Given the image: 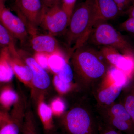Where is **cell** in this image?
Wrapping results in <instances>:
<instances>
[{
    "label": "cell",
    "mask_w": 134,
    "mask_h": 134,
    "mask_svg": "<svg viewBox=\"0 0 134 134\" xmlns=\"http://www.w3.org/2000/svg\"><path fill=\"white\" fill-rule=\"evenodd\" d=\"M71 62L77 90L88 96L91 95L111 66L100 52L84 45L72 53Z\"/></svg>",
    "instance_id": "cell-1"
},
{
    "label": "cell",
    "mask_w": 134,
    "mask_h": 134,
    "mask_svg": "<svg viewBox=\"0 0 134 134\" xmlns=\"http://www.w3.org/2000/svg\"><path fill=\"white\" fill-rule=\"evenodd\" d=\"M79 92L69 110L61 115L59 125L65 134H98L100 118L90 96Z\"/></svg>",
    "instance_id": "cell-2"
},
{
    "label": "cell",
    "mask_w": 134,
    "mask_h": 134,
    "mask_svg": "<svg viewBox=\"0 0 134 134\" xmlns=\"http://www.w3.org/2000/svg\"><path fill=\"white\" fill-rule=\"evenodd\" d=\"M99 22L97 0H84L78 4L72 13L67 32L68 44L75 45L73 52L84 44Z\"/></svg>",
    "instance_id": "cell-3"
},
{
    "label": "cell",
    "mask_w": 134,
    "mask_h": 134,
    "mask_svg": "<svg viewBox=\"0 0 134 134\" xmlns=\"http://www.w3.org/2000/svg\"><path fill=\"white\" fill-rule=\"evenodd\" d=\"M126 82L125 74L115 67L110 66L92 93L97 110L105 108L115 102L126 86Z\"/></svg>",
    "instance_id": "cell-4"
},
{
    "label": "cell",
    "mask_w": 134,
    "mask_h": 134,
    "mask_svg": "<svg viewBox=\"0 0 134 134\" xmlns=\"http://www.w3.org/2000/svg\"><path fill=\"white\" fill-rule=\"evenodd\" d=\"M89 38L96 45L111 47L122 54L134 53L133 47L126 39L114 27L105 22H99L94 26Z\"/></svg>",
    "instance_id": "cell-5"
},
{
    "label": "cell",
    "mask_w": 134,
    "mask_h": 134,
    "mask_svg": "<svg viewBox=\"0 0 134 134\" xmlns=\"http://www.w3.org/2000/svg\"><path fill=\"white\" fill-rule=\"evenodd\" d=\"M100 120L125 134H134V123L126 108L119 100L97 110Z\"/></svg>",
    "instance_id": "cell-6"
},
{
    "label": "cell",
    "mask_w": 134,
    "mask_h": 134,
    "mask_svg": "<svg viewBox=\"0 0 134 134\" xmlns=\"http://www.w3.org/2000/svg\"><path fill=\"white\" fill-rule=\"evenodd\" d=\"M70 19L60 3L49 8L43 7L40 24L49 34L57 35L65 31Z\"/></svg>",
    "instance_id": "cell-7"
},
{
    "label": "cell",
    "mask_w": 134,
    "mask_h": 134,
    "mask_svg": "<svg viewBox=\"0 0 134 134\" xmlns=\"http://www.w3.org/2000/svg\"><path fill=\"white\" fill-rule=\"evenodd\" d=\"M43 5L41 0H15L13 9L30 29L32 35L36 34L37 26L40 24Z\"/></svg>",
    "instance_id": "cell-8"
},
{
    "label": "cell",
    "mask_w": 134,
    "mask_h": 134,
    "mask_svg": "<svg viewBox=\"0 0 134 134\" xmlns=\"http://www.w3.org/2000/svg\"><path fill=\"white\" fill-rule=\"evenodd\" d=\"M0 24L14 37L24 42L28 37V30L24 21L5 6L0 3Z\"/></svg>",
    "instance_id": "cell-9"
},
{
    "label": "cell",
    "mask_w": 134,
    "mask_h": 134,
    "mask_svg": "<svg viewBox=\"0 0 134 134\" xmlns=\"http://www.w3.org/2000/svg\"><path fill=\"white\" fill-rule=\"evenodd\" d=\"M19 54L31 70L34 91L35 89L44 91L48 89L50 84V79L45 69L39 65L34 57L23 52Z\"/></svg>",
    "instance_id": "cell-10"
},
{
    "label": "cell",
    "mask_w": 134,
    "mask_h": 134,
    "mask_svg": "<svg viewBox=\"0 0 134 134\" xmlns=\"http://www.w3.org/2000/svg\"><path fill=\"white\" fill-rule=\"evenodd\" d=\"M8 58L14 75L19 81L28 86L34 92L32 73L30 67L19 54L17 55H12L9 52Z\"/></svg>",
    "instance_id": "cell-11"
},
{
    "label": "cell",
    "mask_w": 134,
    "mask_h": 134,
    "mask_svg": "<svg viewBox=\"0 0 134 134\" xmlns=\"http://www.w3.org/2000/svg\"><path fill=\"white\" fill-rule=\"evenodd\" d=\"M31 40L32 48L35 53H41L51 55L62 52L58 41L52 35H32Z\"/></svg>",
    "instance_id": "cell-12"
},
{
    "label": "cell",
    "mask_w": 134,
    "mask_h": 134,
    "mask_svg": "<svg viewBox=\"0 0 134 134\" xmlns=\"http://www.w3.org/2000/svg\"><path fill=\"white\" fill-rule=\"evenodd\" d=\"M99 52L110 66L121 71L125 70L128 61L127 54H121L116 48L110 46H103Z\"/></svg>",
    "instance_id": "cell-13"
},
{
    "label": "cell",
    "mask_w": 134,
    "mask_h": 134,
    "mask_svg": "<svg viewBox=\"0 0 134 134\" xmlns=\"http://www.w3.org/2000/svg\"><path fill=\"white\" fill-rule=\"evenodd\" d=\"M97 3L100 22L115 19L122 13L114 0H97Z\"/></svg>",
    "instance_id": "cell-14"
},
{
    "label": "cell",
    "mask_w": 134,
    "mask_h": 134,
    "mask_svg": "<svg viewBox=\"0 0 134 134\" xmlns=\"http://www.w3.org/2000/svg\"><path fill=\"white\" fill-rule=\"evenodd\" d=\"M44 97L40 95L38 101V112L43 127L45 131H50L55 129L53 113L50 107L44 101Z\"/></svg>",
    "instance_id": "cell-15"
},
{
    "label": "cell",
    "mask_w": 134,
    "mask_h": 134,
    "mask_svg": "<svg viewBox=\"0 0 134 134\" xmlns=\"http://www.w3.org/2000/svg\"><path fill=\"white\" fill-rule=\"evenodd\" d=\"M134 123V81L125 86L119 97Z\"/></svg>",
    "instance_id": "cell-16"
},
{
    "label": "cell",
    "mask_w": 134,
    "mask_h": 134,
    "mask_svg": "<svg viewBox=\"0 0 134 134\" xmlns=\"http://www.w3.org/2000/svg\"><path fill=\"white\" fill-rule=\"evenodd\" d=\"M8 50L2 49L0 52V83L11 81L14 77V72L9 60Z\"/></svg>",
    "instance_id": "cell-17"
},
{
    "label": "cell",
    "mask_w": 134,
    "mask_h": 134,
    "mask_svg": "<svg viewBox=\"0 0 134 134\" xmlns=\"http://www.w3.org/2000/svg\"><path fill=\"white\" fill-rule=\"evenodd\" d=\"M18 100L17 93L10 86H5L0 89V105L5 110L9 109Z\"/></svg>",
    "instance_id": "cell-18"
},
{
    "label": "cell",
    "mask_w": 134,
    "mask_h": 134,
    "mask_svg": "<svg viewBox=\"0 0 134 134\" xmlns=\"http://www.w3.org/2000/svg\"><path fill=\"white\" fill-rule=\"evenodd\" d=\"M0 47L7 48L10 53L13 55L19 54L15 45L14 38L11 34L0 24Z\"/></svg>",
    "instance_id": "cell-19"
},
{
    "label": "cell",
    "mask_w": 134,
    "mask_h": 134,
    "mask_svg": "<svg viewBox=\"0 0 134 134\" xmlns=\"http://www.w3.org/2000/svg\"><path fill=\"white\" fill-rule=\"evenodd\" d=\"M67 62L62 52L51 54L48 57V69L54 74H57L62 69Z\"/></svg>",
    "instance_id": "cell-20"
},
{
    "label": "cell",
    "mask_w": 134,
    "mask_h": 134,
    "mask_svg": "<svg viewBox=\"0 0 134 134\" xmlns=\"http://www.w3.org/2000/svg\"><path fill=\"white\" fill-rule=\"evenodd\" d=\"M20 134H37L36 122L31 113H27L24 117Z\"/></svg>",
    "instance_id": "cell-21"
},
{
    "label": "cell",
    "mask_w": 134,
    "mask_h": 134,
    "mask_svg": "<svg viewBox=\"0 0 134 134\" xmlns=\"http://www.w3.org/2000/svg\"><path fill=\"white\" fill-rule=\"evenodd\" d=\"M23 123L12 117L11 120L0 128V134H20Z\"/></svg>",
    "instance_id": "cell-22"
},
{
    "label": "cell",
    "mask_w": 134,
    "mask_h": 134,
    "mask_svg": "<svg viewBox=\"0 0 134 134\" xmlns=\"http://www.w3.org/2000/svg\"><path fill=\"white\" fill-rule=\"evenodd\" d=\"M53 82L55 90L60 95L62 96L69 93L74 89L77 90L75 84L66 83L63 81L57 74L54 75Z\"/></svg>",
    "instance_id": "cell-23"
},
{
    "label": "cell",
    "mask_w": 134,
    "mask_h": 134,
    "mask_svg": "<svg viewBox=\"0 0 134 134\" xmlns=\"http://www.w3.org/2000/svg\"><path fill=\"white\" fill-rule=\"evenodd\" d=\"M57 75L63 81L66 83H73L72 82L74 80V72L72 66L69 65L68 61Z\"/></svg>",
    "instance_id": "cell-24"
},
{
    "label": "cell",
    "mask_w": 134,
    "mask_h": 134,
    "mask_svg": "<svg viewBox=\"0 0 134 134\" xmlns=\"http://www.w3.org/2000/svg\"><path fill=\"white\" fill-rule=\"evenodd\" d=\"M50 107L53 115L59 117L65 111L66 106L65 102L60 97L56 98L51 102Z\"/></svg>",
    "instance_id": "cell-25"
},
{
    "label": "cell",
    "mask_w": 134,
    "mask_h": 134,
    "mask_svg": "<svg viewBox=\"0 0 134 134\" xmlns=\"http://www.w3.org/2000/svg\"><path fill=\"white\" fill-rule=\"evenodd\" d=\"M98 134H125L100 120Z\"/></svg>",
    "instance_id": "cell-26"
},
{
    "label": "cell",
    "mask_w": 134,
    "mask_h": 134,
    "mask_svg": "<svg viewBox=\"0 0 134 134\" xmlns=\"http://www.w3.org/2000/svg\"><path fill=\"white\" fill-rule=\"evenodd\" d=\"M77 0H62V7L70 19Z\"/></svg>",
    "instance_id": "cell-27"
},
{
    "label": "cell",
    "mask_w": 134,
    "mask_h": 134,
    "mask_svg": "<svg viewBox=\"0 0 134 134\" xmlns=\"http://www.w3.org/2000/svg\"><path fill=\"white\" fill-rule=\"evenodd\" d=\"M49 55L41 53H35L34 58L37 62L44 69H48V59Z\"/></svg>",
    "instance_id": "cell-28"
},
{
    "label": "cell",
    "mask_w": 134,
    "mask_h": 134,
    "mask_svg": "<svg viewBox=\"0 0 134 134\" xmlns=\"http://www.w3.org/2000/svg\"><path fill=\"white\" fill-rule=\"evenodd\" d=\"M120 28L124 31L134 34V18L129 17L120 25Z\"/></svg>",
    "instance_id": "cell-29"
},
{
    "label": "cell",
    "mask_w": 134,
    "mask_h": 134,
    "mask_svg": "<svg viewBox=\"0 0 134 134\" xmlns=\"http://www.w3.org/2000/svg\"><path fill=\"white\" fill-rule=\"evenodd\" d=\"M121 12H125L133 3V0H114Z\"/></svg>",
    "instance_id": "cell-30"
},
{
    "label": "cell",
    "mask_w": 134,
    "mask_h": 134,
    "mask_svg": "<svg viewBox=\"0 0 134 134\" xmlns=\"http://www.w3.org/2000/svg\"><path fill=\"white\" fill-rule=\"evenodd\" d=\"M12 119V117L5 111L0 110V128Z\"/></svg>",
    "instance_id": "cell-31"
},
{
    "label": "cell",
    "mask_w": 134,
    "mask_h": 134,
    "mask_svg": "<svg viewBox=\"0 0 134 134\" xmlns=\"http://www.w3.org/2000/svg\"><path fill=\"white\" fill-rule=\"evenodd\" d=\"M60 0H41L43 7L49 8L60 3Z\"/></svg>",
    "instance_id": "cell-32"
},
{
    "label": "cell",
    "mask_w": 134,
    "mask_h": 134,
    "mask_svg": "<svg viewBox=\"0 0 134 134\" xmlns=\"http://www.w3.org/2000/svg\"><path fill=\"white\" fill-rule=\"evenodd\" d=\"M124 12L129 17L134 18V3H133Z\"/></svg>",
    "instance_id": "cell-33"
},
{
    "label": "cell",
    "mask_w": 134,
    "mask_h": 134,
    "mask_svg": "<svg viewBox=\"0 0 134 134\" xmlns=\"http://www.w3.org/2000/svg\"><path fill=\"white\" fill-rule=\"evenodd\" d=\"M45 134H65L64 133L62 132H57L55 130V129L53 130L50 131H46Z\"/></svg>",
    "instance_id": "cell-34"
},
{
    "label": "cell",
    "mask_w": 134,
    "mask_h": 134,
    "mask_svg": "<svg viewBox=\"0 0 134 134\" xmlns=\"http://www.w3.org/2000/svg\"><path fill=\"white\" fill-rule=\"evenodd\" d=\"M7 0H0V3L5 4Z\"/></svg>",
    "instance_id": "cell-35"
},
{
    "label": "cell",
    "mask_w": 134,
    "mask_h": 134,
    "mask_svg": "<svg viewBox=\"0 0 134 134\" xmlns=\"http://www.w3.org/2000/svg\"><path fill=\"white\" fill-rule=\"evenodd\" d=\"M1 85H2L1 83H0V89H1V87H2Z\"/></svg>",
    "instance_id": "cell-36"
},
{
    "label": "cell",
    "mask_w": 134,
    "mask_h": 134,
    "mask_svg": "<svg viewBox=\"0 0 134 134\" xmlns=\"http://www.w3.org/2000/svg\"><path fill=\"white\" fill-rule=\"evenodd\" d=\"M133 3H134V0H133Z\"/></svg>",
    "instance_id": "cell-37"
}]
</instances>
